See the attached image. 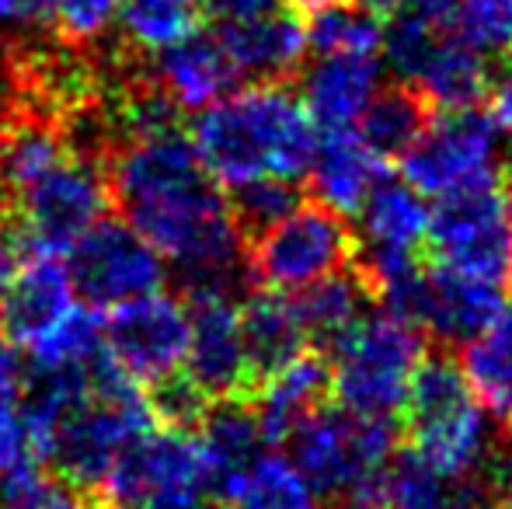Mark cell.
Segmentation results:
<instances>
[{"label": "cell", "instance_id": "6da1fadb", "mask_svg": "<svg viewBox=\"0 0 512 509\" xmlns=\"http://www.w3.org/2000/svg\"><path fill=\"white\" fill-rule=\"evenodd\" d=\"M192 147L216 185L234 189L262 175L300 182L317 147V126L290 81H258L199 109Z\"/></svg>", "mask_w": 512, "mask_h": 509}, {"label": "cell", "instance_id": "7a4b0ae2", "mask_svg": "<svg viewBox=\"0 0 512 509\" xmlns=\"http://www.w3.org/2000/svg\"><path fill=\"white\" fill-rule=\"evenodd\" d=\"M405 436L422 461L446 475L512 485V454L495 419L481 408L450 349L425 353L405 398Z\"/></svg>", "mask_w": 512, "mask_h": 509}, {"label": "cell", "instance_id": "3957f363", "mask_svg": "<svg viewBox=\"0 0 512 509\" xmlns=\"http://www.w3.org/2000/svg\"><path fill=\"white\" fill-rule=\"evenodd\" d=\"M425 356V335L391 307L366 311L328 349L331 394L359 419H394Z\"/></svg>", "mask_w": 512, "mask_h": 509}, {"label": "cell", "instance_id": "277c9868", "mask_svg": "<svg viewBox=\"0 0 512 509\" xmlns=\"http://www.w3.org/2000/svg\"><path fill=\"white\" fill-rule=\"evenodd\" d=\"M293 468L321 499L335 503L352 485L377 478L398 454L394 419H359L345 408L317 405L286 436Z\"/></svg>", "mask_w": 512, "mask_h": 509}, {"label": "cell", "instance_id": "5b68a950", "mask_svg": "<svg viewBox=\"0 0 512 509\" xmlns=\"http://www.w3.org/2000/svg\"><path fill=\"white\" fill-rule=\"evenodd\" d=\"M401 161V175L422 196H450V192L499 185L502 178V133L492 116L471 109H436L418 140Z\"/></svg>", "mask_w": 512, "mask_h": 509}, {"label": "cell", "instance_id": "8992f818", "mask_svg": "<svg viewBox=\"0 0 512 509\" xmlns=\"http://www.w3.org/2000/svg\"><path fill=\"white\" fill-rule=\"evenodd\" d=\"M356 234L349 220L321 203H300L279 224L244 245L248 279L265 290L297 293L352 265Z\"/></svg>", "mask_w": 512, "mask_h": 509}, {"label": "cell", "instance_id": "52a82bcc", "mask_svg": "<svg viewBox=\"0 0 512 509\" xmlns=\"http://www.w3.org/2000/svg\"><path fill=\"white\" fill-rule=\"evenodd\" d=\"M112 206L102 164L67 157L11 196L21 255H67L74 241Z\"/></svg>", "mask_w": 512, "mask_h": 509}, {"label": "cell", "instance_id": "ba28073f", "mask_svg": "<svg viewBox=\"0 0 512 509\" xmlns=\"http://www.w3.org/2000/svg\"><path fill=\"white\" fill-rule=\"evenodd\" d=\"M147 429H154V415L143 398V387L129 394H115V398L88 394L60 422L46 464L63 485H70L77 496L88 499L102 485L105 471L112 468L119 450Z\"/></svg>", "mask_w": 512, "mask_h": 509}, {"label": "cell", "instance_id": "9c48e42d", "mask_svg": "<svg viewBox=\"0 0 512 509\" xmlns=\"http://www.w3.org/2000/svg\"><path fill=\"white\" fill-rule=\"evenodd\" d=\"M206 461L199 440L185 429L154 426L119 450L95 496L102 509H143L157 496H203Z\"/></svg>", "mask_w": 512, "mask_h": 509}, {"label": "cell", "instance_id": "30bf717a", "mask_svg": "<svg viewBox=\"0 0 512 509\" xmlns=\"http://www.w3.org/2000/svg\"><path fill=\"white\" fill-rule=\"evenodd\" d=\"M425 241L446 269L478 276L495 286L512 283L506 199L499 196V185L439 196L436 210H429Z\"/></svg>", "mask_w": 512, "mask_h": 509}, {"label": "cell", "instance_id": "8fae6325", "mask_svg": "<svg viewBox=\"0 0 512 509\" xmlns=\"http://www.w3.org/2000/svg\"><path fill=\"white\" fill-rule=\"evenodd\" d=\"M67 255L74 293L88 307L126 304L164 286V258L129 220H95Z\"/></svg>", "mask_w": 512, "mask_h": 509}, {"label": "cell", "instance_id": "7c38bea8", "mask_svg": "<svg viewBox=\"0 0 512 509\" xmlns=\"http://www.w3.org/2000/svg\"><path fill=\"white\" fill-rule=\"evenodd\" d=\"M105 349L136 384H150L185 363L189 353V307L171 293H143L108 314Z\"/></svg>", "mask_w": 512, "mask_h": 509}, {"label": "cell", "instance_id": "4fadbf2b", "mask_svg": "<svg viewBox=\"0 0 512 509\" xmlns=\"http://www.w3.org/2000/svg\"><path fill=\"white\" fill-rule=\"evenodd\" d=\"M506 304V286L485 283L478 276H464L446 265H422L415 283L394 300L391 311L408 318L432 335L443 349L471 342Z\"/></svg>", "mask_w": 512, "mask_h": 509}, {"label": "cell", "instance_id": "5bb4252c", "mask_svg": "<svg viewBox=\"0 0 512 509\" xmlns=\"http://www.w3.org/2000/svg\"><path fill=\"white\" fill-rule=\"evenodd\" d=\"M189 307V353L185 363L209 401L251 398L248 356L241 339V311L227 293H185Z\"/></svg>", "mask_w": 512, "mask_h": 509}, {"label": "cell", "instance_id": "9a60e30c", "mask_svg": "<svg viewBox=\"0 0 512 509\" xmlns=\"http://www.w3.org/2000/svg\"><path fill=\"white\" fill-rule=\"evenodd\" d=\"M237 74L258 81H293L304 67L307 32L290 7H269L244 21H220L216 28Z\"/></svg>", "mask_w": 512, "mask_h": 509}, {"label": "cell", "instance_id": "2e32d148", "mask_svg": "<svg viewBox=\"0 0 512 509\" xmlns=\"http://www.w3.org/2000/svg\"><path fill=\"white\" fill-rule=\"evenodd\" d=\"M300 102L321 129H352L384 88V63L363 53H328L300 67Z\"/></svg>", "mask_w": 512, "mask_h": 509}, {"label": "cell", "instance_id": "e0dca14e", "mask_svg": "<svg viewBox=\"0 0 512 509\" xmlns=\"http://www.w3.org/2000/svg\"><path fill=\"white\" fill-rule=\"evenodd\" d=\"M74 283L63 255H21L0 300V325L11 342H35L74 307Z\"/></svg>", "mask_w": 512, "mask_h": 509}, {"label": "cell", "instance_id": "ac0fdd59", "mask_svg": "<svg viewBox=\"0 0 512 509\" xmlns=\"http://www.w3.org/2000/svg\"><path fill=\"white\" fill-rule=\"evenodd\" d=\"M150 74L175 98L182 112L206 109V105L227 98L230 91H237V84H241V74L223 49L220 35L199 32V28L175 46L154 53Z\"/></svg>", "mask_w": 512, "mask_h": 509}, {"label": "cell", "instance_id": "d6986e66", "mask_svg": "<svg viewBox=\"0 0 512 509\" xmlns=\"http://www.w3.org/2000/svg\"><path fill=\"white\" fill-rule=\"evenodd\" d=\"M199 450L206 461V492L216 503L234 492L244 471L265 454V436L251 398H220L209 401L203 422H199Z\"/></svg>", "mask_w": 512, "mask_h": 509}, {"label": "cell", "instance_id": "ffe728a7", "mask_svg": "<svg viewBox=\"0 0 512 509\" xmlns=\"http://www.w3.org/2000/svg\"><path fill=\"white\" fill-rule=\"evenodd\" d=\"M307 175L317 203L349 220L366 203L373 185L384 178V157H377L359 140L356 126L324 129V136H317Z\"/></svg>", "mask_w": 512, "mask_h": 509}, {"label": "cell", "instance_id": "44dd1931", "mask_svg": "<svg viewBox=\"0 0 512 509\" xmlns=\"http://www.w3.org/2000/svg\"><path fill=\"white\" fill-rule=\"evenodd\" d=\"M237 311H241V339L244 356H248L251 394H255L272 374H279L300 353H307L310 339L293 300L279 290L248 293L244 307Z\"/></svg>", "mask_w": 512, "mask_h": 509}, {"label": "cell", "instance_id": "7402d4cb", "mask_svg": "<svg viewBox=\"0 0 512 509\" xmlns=\"http://www.w3.org/2000/svg\"><path fill=\"white\" fill-rule=\"evenodd\" d=\"M384 496L387 509H488L499 489L485 478L446 475L415 450H405L387 464Z\"/></svg>", "mask_w": 512, "mask_h": 509}, {"label": "cell", "instance_id": "603a6c76", "mask_svg": "<svg viewBox=\"0 0 512 509\" xmlns=\"http://www.w3.org/2000/svg\"><path fill=\"white\" fill-rule=\"evenodd\" d=\"M328 391H331V374H328V360L321 353H300L290 367L272 374L269 381L251 394L265 447L286 443L293 426L307 412H314L317 405H324Z\"/></svg>", "mask_w": 512, "mask_h": 509}, {"label": "cell", "instance_id": "cb8c5ba5", "mask_svg": "<svg viewBox=\"0 0 512 509\" xmlns=\"http://www.w3.org/2000/svg\"><path fill=\"white\" fill-rule=\"evenodd\" d=\"M460 370L488 415L512 433V304L460 346Z\"/></svg>", "mask_w": 512, "mask_h": 509}, {"label": "cell", "instance_id": "d4e9b609", "mask_svg": "<svg viewBox=\"0 0 512 509\" xmlns=\"http://www.w3.org/2000/svg\"><path fill=\"white\" fill-rule=\"evenodd\" d=\"M293 307H297L300 321L307 328L310 346H317L321 353H328L373 304L370 286L363 283L352 265L331 272V276L317 279V283L297 290V297H290Z\"/></svg>", "mask_w": 512, "mask_h": 509}, {"label": "cell", "instance_id": "484cf974", "mask_svg": "<svg viewBox=\"0 0 512 509\" xmlns=\"http://www.w3.org/2000/svg\"><path fill=\"white\" fill-rule=\"evenodd\" d=\"M488 84L492 70L485 56L453 35H443L408 88H415L432 109H471L488 95Z\"/></svg>", "mask_w": 512, "mask_h": 509}, {"label": "cell", "instance_id": "4316f807", "mask_svg": "<svg viewBox=\"0 0 512 509\" xmlns=\"http://www.w3.org/2000/svg\"><path fill=\"white\" fill-rule=\"evenodd\" d=\"M432 105L418 95L408 84H391V88H380L370 98V105L359 116V140L373 150L377 157H401L411 143L418 140V133L432 119Z\"/></svg>", "mask_w": 512, "mask_h": 509}, {"label": "cell", "instance_id": "83f0119b", "mask_svg": "<svg viewBox=\"0 0 512 509\" xmlns=\"http://www.w3.org/2000/svg\"><path fill=\"white\" fill-rule=\"evenodd\" d=\"M203 14V0H122V42L129 49H136V53L154 56L196 32Z\"/></svg>", "mask_w": 512, "mask_h": 509}, {"label": "cell", "instance_id": "f1b7e54d", "mask_svg": "<svg viewBox=\"0 0 512 509\" xmlns=\"http://www.w3.org/2000/svg\"><path fill=\"white\" fill-rule=\"evenodd\" d=\"M227 509H324V499L310 489V482L293 468L290 457L262 454L244 478L234 485L227 499Z\"/></svg>", "mask_w": 512, "mask_h": 509}, {"label": "cell", "instance_id": "f546056e", "mask_svg": "<svg viewBox=\"0 0 512 509\" xmlns=\"http://www.w3.org/2000/svg\"><path fill=\"white\" fill-rule=\"evenodd\" d=\"M304 32H307V49H314L317 56H328V53L377 56L380 39H384V18L359 7L356 0H328V4L310 11Z\"/></svg>", "mask_w": 512, "mask_h": 509}, {"label": "cell", "instance_id": "4dcf8cb0", "mask_svg": "<svg viewBox=\"0 0 512 509\" xmlns=\"http://www.w3.org/2000/svg\"><path fill=\"white\" fill-rule=\"evenodd\" d=\"M227 192V210L234 217L237 231H241L244 245L255 241L258 234H265L272 224H279L286 213H293L300 206L297 182H286V178L276 175L251 178V182H241Z\"/></svg>", "mask_w": 512, "mask_h": 509}, {"label": "cell", "instance_id": "1f68e13d", "mask_svg": "<svg viewBox=\"0 0 512 509\" xmlns=\"http://www.w3.org/2000/svg\"><path fill=\"white\" fill-rule=\"evenodd\" d=\"M105 346L98 307H70L46 335L28 342L32 367H70V363H88Z\"/></svg>", "mask_w": 512, "mask_h": 509}, {"label": "cell", "instance_id": "d6a6232c", "mask_svg": "<svg viewBox=\"0 0 512 509\" xmlns=\"http://www.w3.org/2000/svg\"><path fill=\"white\" fill-rule=\"evenodd\" d=\"M450 35L485 60L512 56V0H457Z\"/></svg>", "mask_w": 512, "mask_h": 509}, {"label": "cell", "instance_id": "836d02e7", "mask_svg": "<svg viewBox=\"0 0 512 509\" xmlns=\"http://www.w3.org/2000/svg\"><path fill=\"white\" fill-rule=\"evenodd\" d=\"M77 499L70 485L32 457L0 471V509H70Z\"/></svg>", "mask_w": 512, "mask_h": 509}, {"label": "cell", "instance_id": "e575fe53", "mask_svg": "<svg viewBox=\"0 0 512 509\" xmlns=\"http://www.w3.org/2000/svg\"><path fill=\"white\" fill-rule=\"evenodd\" d=\"M143 398H147L150 415H154V426L185 429V433H192V429L203 422V415L209 408L206 391L192 381L182 367L157 377V381L143 384Z\"/></svg>", "mask_w": 512, "mask_h": 509}, {"label": "cell", "instance_id": "d590c367", "mask_svg": "<svg viewBox=\"0 0 512 509\" xmlns=\"http://www.w3.org/2000/svg\"><path fill=\"white\" fill-rule=\"evenodd\" d=\"M122 0H49L53 7V35L63 46H98L112 28Z\"/></svg>", "mask_w": 512, "mask_h": 509}, {"label": "cell", "instance_id": "8d00e7d4", "mask_svg": "<svg viewBox=\"0 0 512 509\" xmlns=\"http://www.w3.org/2000/svg\"><path fill=\"white\" fill-rule=\"evenodd\" d=\"M53 35L49 0H0V46H28Z\"/></svg>", "mask_w": 512, "mask_h": 509}, {"label": "cell", "instance_id": "74e56055", "mask_svg": "<svg viewBox=\"0 0 512 509\" xmlns=\"http://www.w3.org/2000/svg\"><path fill=\"white\" fill-rule=\"evenodd\" d=\"M25 381V367L18 360V349L7 335H0V408H14Z\"/></svg>", "mask_w": 512, "mask_h": 509}, {"label": "cell", "instance_id": "f35d334b", "mask_svg": "<svg viewBox=\"0 0 512 509\" xmlns=\"http://www.w3.org/2000/svg\"><path fill=\"white\" fill-rule=\"evenodd\" d=\"M488 102H492V123L502 136L512 140V63L488 84Z\"/></svg>", "mask_w": 512, "mask_h": 509}, {"label": "cell", "instance_id": "ab89813d", "mask_svg": "<svg viewBox=\"0 0 512 509\" xmlns=\"http://www.w3.org/2000/svg\"><path fill=\"white\" fill-rule=\"evenodd\" d=\"M18 258H21V245H18V231H14L11 210H0V300H4L7 279H11Z\"/></svg>", "mask_w": 512, "mask_h": 509}, {"label": "cell", "instance_id": "60d3db41", "mask_svg": "<svg viewBox=\"0 0 512 509\" xmlns=\"http://www.w3.org/2000/svg\"><path fill=\"white\" fill-rule=\"evenodd\" d=\"M203 7L216 21H244L269 11L272 0H203Z\"/></svg>", "mask_w": 512, "mask_h": 509}, {"label": "cell", "instance_id": "b9f144b4", "mask_svg": "<svg viewBox=\"0 0 512 509\" xmlns=\"http://www.w3.org/2000/svg\"><path fill=\"white\" fill-rule=\"evenodd\" d=\"M143 509H220L203 496H157Z\"/></svg>", "mask_w": 512, "mask_h": 509}, {"label": "cell", "instance_id": "7bdbcfd3", "mask_svg": "<svg viewBox=\"0 0 512 509\" xmlns=\"http://www.w3.org/2000/svg\"><path fill=\"white\" fill-rule=\"evenodd\" d=\"M290 11H314V7H321V4H328V0H283Z\"/></svg>", "mask_w": 512, "mask_h": 509}, {"label": "cell", "instance_id": "ee69618b", "mask_svg": "<svg viewBox=\"0 0 512 509\" xmlns=\"http://www.w3.org/2000/svg\"><path fill=\"white\" fill-rule=\"evenodd\" d=\"M488 509H512V485L502 492V496H495L492 503H488Z\"/></svg>", "mask_w": 512, "mask_h": 509}, {"label": "cell", "instance_id": "f6af8a7d", "mask_svg": "<svg viewBox=\"0 0 512 509\" xmlns=\"http://www.w3.org/2000/svg\"><path fill=\"white\" fill-rule=\"evenodd\" d=\"M506 224H509V248H512V185H509V196H506Z\"/></svg>", "mask_w": 512, "mask_h": 509}, {"label": "cell", "instance_id": "bcb514c9", "mask_svg": "<svg viewBox=\"0 0 512 509\" xmlns=\"http://www.w3.org/2000/svg\"><path fill=\"white\" fill-rule=\"evenodd\" d=\"M70 509H102V506H95V503H91V499H77V503L70 506Z\"/></svg>", "mask_w": 512, "mask_h": 509}]
</instances>
